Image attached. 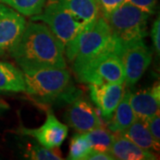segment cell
Segmentation results:
<instances>
[{
	"mask_svg": "<svg viewBox=\"0 0 160 160\" xmlns=\"http://www.w3.org/2000/svg\"><path fill=\"white\" fill-rule=\"evenodd\" d=\"M64 46L43 22L30 21L11 56L23 73L45 69H65Z\"/></svg>",
	"mask_w": 160,
	"mask_h": 160,
	"instance_id": "1",
	"label": "cell"
},
{
	"mask_svg": "<svg viewBox=\"0 0 160 160\" xmlns=\"http://www.w3.org/2000/svg\"><path fill=\"white\" fill-rule=\"evenodd\" d=\"M115 50L116 42L109 24L102 15L86 24L79 34L64 46L65 55L72 63L76 76L94 59Z\"/></svg>",
	"mask_w": 160,
	"mask_h": 160,
	"instance_id": "2",
	"label": "cell"
},
{
	"mask_svg": "<svg viewBox=\"0 0 160 160\" xmlns=\"http://www.w3.org/2000/svg\"><path fill=\"white\" fill-rule=\"evenodd\" d=\"M25 92L36 102L70 103L81 95L80 91L70 85V73L66 69H45L23 73Z\"/></svg>",
	"mask_w": 160,
	"mask_h": 160,
	"instance_id": "3",
	"label": "cell"
},
{
	"mask_svg": "<svg viewBox=\"0 0 160 160\" xmlns=\"http://www.w3.org/2000/svg\"><path fill=\"white\" fill-rule=\"evenodd\" d=\"M102 17L109 24L116 42V50L130 43L144 39L148 35L149 14L127 0Z\"/></svg>",
	"mask_w": 160,
	"mask_h": 160,
	"instance_id": "4",
	"label": "cell"
},
{
	"mask_svg": "<svg viewBox=\"0 0 160 160\" xmlns=\"http://www.w3.org/2000/svg\"><path fill=\"white\" fill-rule=\"evenodd\" d=\"M31 21L45 23L64 46L86 27L60 0H46L42 12L31 16Z\"/></svg>",
	"mask_w": 160,
	"mask_h": 160,
	"instance_id": "5",
	"label": "cell"
},
{
	"mask_svg": "<svg viewBox=\"0 0 160 160\" xmlns=\"http://www.w3.org/2000/svg\"><path fill=\"white\" fill-rule=\"evenodd\" d=\"M76 77L80 82L87 84L125 82L124 67L115 51L105 52L94 59Z\"/></svg>",
	"mask_w": 160,
	"mask_h": 160,
	"instance_id": "6",
	"label": "cell"
},
{
	"mask_svg": "<svg viewBox=\"0 0 160 160\" xmlns=\"http://www.w3.org/2000/svg\"><path fill=\"white\" fill-rule=\"evenodd\" d=\"M125 71V86L131 88L142 78L152 60V52L146 43L139 40L116 50Z\"/></svg>",
	"mask_w": 160,
	"mask_h": 160,
	"instance_id": "7",
	"label": "cell"
},
{
	"mask_svg": "<svg viewBox=\"0 0 160 160\" xmlns=\"http://www.w3.org/2000/svg\"><path fill=\"white\" fill-rule=\"evenodd\" d=\"M22 14L5 4H0V57L11 55L26 28Z\"/></svg>",
	"mask_w": 160,
	"mask_h": 160,
	"instance_id": "8",
	"label": "cell"
},
{
	"mask_svg": "<svg viewBox=\"0 0 160 160\" xmlns=\"http://www.w3.org/2000/svg\"><path fill=\"white\" fill-rule=\"evenodd\" d=\"M20 132L23 135L33 137L40 145L47 149L59 148L68 135V126L57 119L51 109L47 111V117L45 123L42 126L30 129L21 127Z\"/></svg>",
	"mask_w": 160,
	"mask_h": 160,
	"instance_id": "9",
	"label": "cell"
},
{
	"mask_svg": "<svg viewBox=\"0 0 160 160\" xmlns=\"http://www.w3.org/2000/svg\"><path fill=\"white\" fill-rule=\"evenodd\" d=\"M65 112V120L78 132H86L103 126V122L92 103L81 95L69 103Z\"/></svg>",
	"mask_w": 160,
	"mask_h": 160,
	"instance_id": "10",
	"label": "cell"
},
{
	"mask_svg": "<svg viewBox=\"0 0 160 160\" xmlns=\"http://www.w3.org/2000/svg\"><path fill=\"white\" fill-rule=\"evenodd\" d=\"M92 102L100 110L105 121L110 119L124 94V84L103 83L88 84Z\"/></svg>",
	"mask_w": 160,
	"mask_h": 160,
	"instance_id": "11",
	"label": "cell"
},
{
	"mask_svg": "<svg viewBox=\"0 0 160 160\" xmlns=\"http://www.w3.org/2000/svg\"><path fill=\"white\" fill-rule=\"evenodd\" d=\"M130 104L136 118L143 122H146L153 116L159 113V83H155L150 87L132 93Z\"/></svg>",
	"mask_w": 160,
	"mask_h": 160,
	"instance_id": "12",
	"label": "cell"
},
{
	"mask_svg": "<svg viewBox=\"0 0 160 160\" xmlns=\"http://www.w3.org/2000/svg\"><path fill=\"white\" fill-rule=\"evenodd\" d=\"M115 159L120 160H154L157 155L142 149L122 134H115L112 145L109 151Z\"/></svg>",
	"mask_w": 160,
	"mask_h": 160,
	"instance_id": "13",
	"label": "cell"
},
{
	"mask_svg": "<svg viewBox=\"0 0 160 160\" xmlns=\"http://www.w3.org/2000/svg\"><path fill=\"white\" fill-rule=\"evenodd\" d=\"M131 94L132 92L126 86L123 97L115 109L114 115L107 121L108 129L114 134H121L124 132L136 119L130 104Z\"/></svg>",
	"mask_w": 160,
	"mask_h": 160,
	"instance_id": "14",
	"label": "cell"
},
{
	"mask_svg": "<svg viewBox=\"0 0 160 160\" xmlns=\"http://www.w3.org/2000/svg\"><path fill=\"white\" fill-rule=\"evenodd\" d=\"M142 149L151 152L159 151V142L155 140L149 131L145 122L136 119L126 131L121 133Z\"/></svg>",
	"mask_w": 160,
	"mask_h": 160,
	"instance_id": "15",
	"label": "cell"
},
{
	"mask_svg": "<svg viewBox=\"0 0 160 160\" xmlns=\"http://www.w3.org/2000/svg\"><path fill=\"white\" fill-rule=\"evenodd\" d=\"M25 91L24 75L11 63L0 62V92H21Z\"/></svg>",
	"mask_w": 160,
	"mask_h": 160,
	"instance_id": "16",
	"label": "cell"
},
{
	"mask_svg": "<svg viewBox=\"0 0 160 160\" xmlns=\"http://www.w3.org/2000/svg\"><path fill=\"white\" fill-rule=\"evenodd\" d=\"M83 24L93 22L100 14L98 0H60Z\"/></svg>",
	"mask_w": 160,
	"mask_h": 160,
	"instance_id": "17",
	"label": "cell"
},
{
	"mask_svg": "<svg viewBox=\"0 0 160 160\" xmlns=\"http://www.w3.org/2000/svg\"><path fill=\"white\" fill-rule=\"evenodd\" d=\"M86 137L88 138L89 142L91 144L92 150L94 151H109V149L114 141L115 134L102 127L92 129L91 131L85 132Z\"/></svg>",
	"mask_w": 160,
	"mask_h": 160,
	"instance_id": "18",
	"label": "cell"
},
{
	"mask_svg": "<svg viewBox=\"0 0 160 160\" xmlns=\"http://www.w3.org/2000/svg\"><path fill=\"white\" fill-rule=\"evenodd\" d=\"M5 5L12 7L23 16L39 14L46 5V0H1Z\"/></svg>",
	"mask_w": 160,
	"mask_h": 160,
	"instance_id": "19",
	"label": "cell"
},
{
	"mask_svg": "<svg viewBox=\"0 0 160 160\" xmlns=\"http://www.w3.org/2000/svg\"><path fill=\"white\" fill-rule=\"evenodd\" d=\"M92 149L85 132L76 133L70 141L68 159L82 160L90 154Z\"/></svg>",
	"mask_w": 160,
	"mask_h": 160,
	"instance_id": "20",
	"label": "cell"
},
{
	"mask_svg": "<svg viewBox=\"0 0 160 160\" xmlns=\"http://www.w3.org/2000/svg\"><path fill=\"white\" fill-rule=\"evenodd\" d=\"M23 156L33 160H62V154L57 149H47L38 144H27Z\"/></svg>",
	"mask_w": 160,
	"mask_h": 160,
	"instance_id": "21",
	"label": "cell"
},
{
	"mask_svg": "<svg viewBox=\"0 0 160 160\" xmlns=\"http://www.w3.org/2000/svg\"><path fill=\"white\" fill-rule=\"evenodd\" d=\"M146 126L148 127L149 131L150 132L151 135L153 136L155 140L160 142V118L159 113L153 116L151 118L147 120L145 122Z\"/></svg>",
	"mask_w": 160,
	"mask_h": 160,
	"instance_id": "22",
	"label": "cell"
},
{
	"mask_svg": "<svg viewBox=\"0 0 160 160\" xmlns=\"http://www.w3.org/2000/svg\"><path fill=\"white\" fill-rule=\"evenodd\" d=\"M133 6H137L138 8L142 11L148 12L149 15L155 13L156 12V4L157 0H127Z\"/></svg>",
	"mask_w": 160,
	"mask_h": 160,
	"instance_id": "23",
	"label": "cell"
},
{
	"mask_svg": "<svg viewBox=\"0 0 160 160\" xmlns=\"http://www.w3.org/2000/svg\"><path fill=\"white\" fill-rule=\"evenodd\" d=\"M98 1H99V8H100L101 15L106 16L125 0H98Z\"/></svg>",
	"mask_w": 160,
	"mask_h": 160,
	"instance_id": "24",
	"label": "cell"
},
{
	"mask_svg": "<svg viewBox=\"0 0 160 160\" xmlns=\"http://www.w3.org/2000/svg\"><path fill=\"white\" fill-rule=\"evenodd\" d=\"M160 21L159 15H158L157 20L155 21L153 25H152V29H151V38L153 41V46H154L155 51L157 52L158 56H159L160 53Z\"/></svg>",
	"mask_w": 160,
	"mask_h": 160,
	"instance_id": "25",
	"label": "cell"
},
{
	"mask_svg": "<svg viewBox=\"0 0 160 160\" xmlns=\"http://www.w3.org/2000/svg\"><path fill=\"white\" fill-rule=\"evenodd\" d=\"M86 159L90 160H113L114 157L109 151H94L92 150L90 154L86 158Z\"/></svg>",
	"mask_w": 160,
	"mask_h": 160,
	"instance_id": "26",
	"label": "cell"
},
{
	"mask_svg": "<svg viewBox=\"0 0 160 160\" xmlns=\"http://www.w3.org/2000/svg\"><path fill=\"white\" fill-rule=\"evenodd\" d=\"M8 108H9L8 104H7L6 102H4L2 99H0V113H2V112L7 110Z\"/></svg>",
	"mask_w": 160,
	"mask_h": 160,
	"instance_id": "27",
	"label": "cell"
},
{
	"mask_svg": "<svg viewBox=\"0 0 160 160\" xmlns=\"http://www.w3.org/2000/svg\"><path fill=\"white\" fill-rule=\"evenodd\" d=\"M0 1H1V0H0Z\"/></svg>",
	"mask_w": 160,
	"mask_h": 160,
	"instance_id": "28",
	"label": "cell"
}]
</instances>
